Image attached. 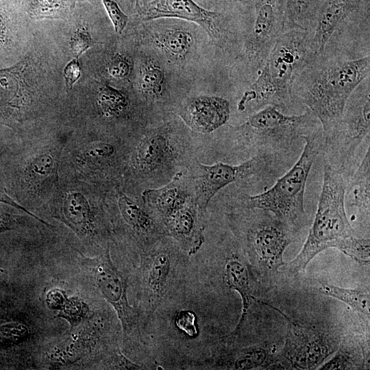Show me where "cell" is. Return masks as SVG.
<instances>
[{
  "mask_svg": "<svg viewBox=\"0 0 370 370\" xmlns=\"http://www.w3.org/2000/svg\"><path fill=\"white\" fill-rule=\"evenodd\" d=\"M369 75V55L349 60L315 56L295 77L292 96L319 120L326 139L336 129L352 92Z\"/></svg>",
  "mask_w": 370,
  "mask_h": 370,
  "instance_id": "obj_1",
  "label": "cell"
},
{
  "mask_svg": "<svg viewBox=\"0 0 370 370\" xmlns=\"http://www.w3.org/2000/svg\"><path fill=\"white\" fill-rule=\"evenodd\" d=\"M323 167L321 191L312 227L301 251L284 265L292 273L304 271L318 254L329 248L358 262H369V239L354 236L345 208L347 177L326 161Z\"/></svg>",
  "mask_w": 370,
  "mask_h": 370,
  "instance_id": "obj_2",
  "label": "cell"
},
{
  "mask_svg": "<svg viewBox=\"0 0 370 370\" xmlns=\"http://www.w3.org/2000/svg\"><path fill=\"white\" fill-rule=\"evenodd\" d=\"M304 147L291 169L268 190L245 198L247 208L262 209L272 213L290 228L305 219L304 193L307 180L317 156L323 151L325 138L321 127L302 137Z\"/></svg>",
  "mask_w": 370,
  "mask_h": 370,
  "instance_id": "obj_3",
  "label": "cell"
},
{
  "mask_svg": "<svg viewBox=\"0 0 370 370\" xmlns=\"http://www.w3.org/2000/svg\"><path fill=\"white\" fill-rule=\"evenodd\" d=\"M180 248L155 243L142 255L138 271V312L146 325L180 281L184 256Z\"/></svg>",
  "mask_w": 370,
  "mask_h": 370,
  "instance_id": "obj_4",
  "label": "cell"
},
{
  "mask_svg": "<svg viewBox=\"0 0 370 370\" xmlns=\"http://www.w3.org/2000/svg\"><path fill=\"white\" fill-rule=\"evenodd\" d=\"M317 119L309 110L298 115H287L273 106H267L251 114L235 130L258 152L272 154L288 149L299 138L311 131Z\"/></svg>",
  "mask_w": 370,
  "mask_h": 370,
  "instance_id": "obj_5",
  "label": "cell"
},
{
  "mask_svg": "<svg viewBox=\"0 0 370 370\" xmlns=\"http://www.w3.org/2000/svg\"><path fill=\"white\" fill-rule=\"evenodd\" d=\"M365 79L348 99L343 115L333 133L325 139V160L348 177L349 162L356 155L362 143L369 138L370 86Z\"/></svg>",
  "mask_w": 370,
  "mask_h": 370,
  "instance_id": "obj_6",
  "label": "cell"
},
{
  "mask_svg": "<svg viewBox=\"0 0 370 370\" xmlns=\"http://www.w3.org/2000/svg\"><path fill=\"white\" fill-rule=\"evenodd\" d=\"M243 239L252 264L260 271L274 272L284 265L283 254L291 243V229L269 211L251 208Z\"/></svg>",
  "mask_w": 370,
  "mask_h": 370,
  "instance_id": "obj_7",
  "label": "cell"
},
{
  "mask_svg": "<svg viewBox=\"0 0 370 370\" xmlns=\"http://www.w3.org/2000/svg\"><path fill=\"white\" fill-rule=\"evenodd\" d=\"M252 9L254 21L244 51L254 70L259 71L277 38L291 28L286 0H254Z\"/></svg>",
  "mask_w": 370,
  "mask_h": 370,
  "instance_id": "obj_8",
  "label": "cell"
},
{
  "mask_svg": "<svg viewBox=\"0 0 370 370\" xmlns=\"http://www.w3.org/2000/svg\"><path fill=\"white\" fill-rule=\"evenodd\" d=\"M230 13L207 10L195 0H151L138 14L148 22L160 18H177L199 25L210 40L224 46L230 36Z\"/></svg>",
  "mask_w": 370,
  "mask_h": 370,
  "instance_id": "obj_9",
  "label": "cell"
},
{
  "mask_svg": "<svg viewBox=\"0 0 370 370\" xmlns=\"http://www.w3.org/2000/svg\"><path fill=\"white\" fill-rule=\"evenodd\" d=\"M314 56L310 32L290 29L277 38L263 66L282 89L292 94L295 77Z\"/></svg>",
  "mask_w": 370,
  "mask_h": 370,
  "instance_id": "obj_10",
  "label": "cell"
},
{
  "mask_svg": "<svg viewBox=\"0 0 370 370\" xmlns=\"http://www.w3.org/2000/svg\"><path fill=\"white\" fill-rule=\"evenodd\" d=\"M282 315L288 323L282 357L289 369H315L335 352L336 343L330 336Z\"/></svg>",
  "mask_w": 370,
  "mask_h": 370,
  "instance_id": "obj_11",
  "label": "cell"
},
{
  "mask_svg": "<svg viewBox=\"0 0 370 370\" xmlns=\"http://www.w3.org/2000/svg\"><path fill=\"white\" fill-rule=\"evenodd\" d=\"M92 268L94 283L105 300L114 308L125 337L137 334L140 323L137 308L127 298V280L114 266L108 247L95 261Z\"/></svg>",
  "mask_w": 370,
  "mask_h": 370,
  "instance_id": "obj_12",
  "label": "cell"
},
{
  "mask_svg": "<svg viewBox=\"0 0 370 370\" xmlns=\"http://www.w3.org/2000/svg\"><path fill=\"white\" fill-rule=\"evenodd\" d=\"M272 156V154H258L238 165L222 162L211 165L198 164L195 185V202L205 212L210 201L221 189L262 171L271 162Z\"/></svg>",
  "mask_w": 370,
  "mask_h": 370,
  "instance_id": "obj_13",
  "label": "cell"
},
{
  "mask_svg": "<svg viewBox=\"0 0 370 370\" xmlns=\"http://www.w3.org/2000/svg\"><path fill=\"white\" fill-rule=\"evenodd\" d=\"M203 211L190 199L182 207L162 220L165 234L188 256L195 254L204 242Z\"/></svg>",
  "mask_w": 370,
  "mask_h": 370,
  "instance_id": "obj_14",
  "label": "cell"
},
{
  "mask_svg": "<svg viewBox=\"0 0 370 370\" xmlns=\"http://www.w3.org/2000/svg\"><path fill=\"white\" fill-rule=\"evenodd\" d=\"M178 113L191 129L208 134L227 122L230 106L229 101L223 97L199 95L186 100Z\"/></svg>",
  "mask_w": 370,
  "mask_h": 370,
  "instance_id": "obj_15",
  "label": "cell"
},
{
  "mask_svg": "<svg viewBox=\"0 0 370 370\" xmlns=\"http://www.w3.org/2000/svg\"><path fill=\"white\" fill-rule=\"evenodd\" d=\"M369 3V0H321L311 36L313 54H324L327 43L339 25Z\"/></svg>",
  "mask_w": 370,
  "mask_h": 370,
  "instance_id": "obj_16",
  "label": "cell"
},
{
  "mask_svg": "<svg viewBox=\"0 0 370 370\" xmlns=\"http://www.w3.org/2000/svg\"><path fill=\"white\" fill-rule=\"evenodd\" d=\"M258 72L257 79L239 100L238 110L241 112L249 110L256 112L267 106L286 107L293 100L292 95L274 82L264 66Z\"/></svg>",
  "mask_w": 370,
  "mask_h": 370,
  "instance_id": "obj_17",
  "label": "cell"
},
{
  "mask_svg": "<svg viewBox=\"0 0 370 370\" xmlns=\"http://www.w3.org/2000/svg\"><path fill=\"white\" fill-rule=\"evenodd\" d=\"M225 282L230 289L241 296L243 304L242 314L234 331L226 336L230 341L241 332L251 304L257 301L251 269L247 263L236 256L226 260L223 276Z\"/></svg>",
  "mask_w": 370,
  "mask_h": 370,
  "instance_id": "obj_18",
  "label": "cell"
},
{
  "mask_svg": "<svg viewBox=\"0 0 370 370\" xmlns=\"http://www.w3.org/2000/svg\"><path fill=\"white\" fill-rule=\"evenodd\" d=\"M150 32L153 45L171 61L182 62L190 55L195 40L190 29L184 25L154 26Z\"/></svg>",
  "mask_w": 370,
  "mask_h": 370,
  "instance_id": "obj_19",
  "label": "cell"
},
{
  "mask_svg": "<svg viewBox=\"0 0 370 370\" xmlns=\"http://www.w3.org/2000/svg\"><path fill=\"white\" fill-rule=\"evenodd\" d=\"M182 176V172H179L166 185L145 190L142 194L145 203L162 221L190 199Z\"/></svg>",
  "mask_w": 370,
  "mask_h": 370,
  "instance_id": "obj_20",
  "label": "cell"
},
{
  "mask_svg": "<svg viewBox=\"0 0 370 370\" xmlns=\"http://www.w3.org/2000/svg\"><path fill=\"white\" fill-rule=\"evenodd\" d=\"M370 148L367 149L361 162L347 177L344 193L345 208L356 210L369 216L370 207Z\"/></svg>",
  "mask_w": 370,
  "mask_h": 370,
  "instance_id": "obj_21",
  "label": "cell"
},
{
  "mask_svg": "<svg viewBox=\"0 0 370 370\" xmlns=\"http://www.w3.org/2000/svg\"><path fill=\"white\" fill-rule=\"evenodd\" d=\"M169 147L168 137L163 131L149 134L136 149L134 162L136 168L144 173L156 169L169 155Z\"/></svg>",
  "mask_w": 370,
  "mask_h": 370,
  "instance_id": "obj_22",
  "label": "cell"
},
{
  "mask_svg": "<svg viewBox=\"0 0 370 370\" xmlns=\"http://www.w3.org/2000/svg\"><path fill=\"white\" fill-rule=\"evenodd\" d=\"M117 204L124 221L138 235L145 239V241L158 239L160 234H165L164 230H161L150 214L125 194H120Z\"/></svg>",
  "mask_w": 370,
  "mask_h": 370,
  "instance_id": "obj_23",
  "label": "cell"
},
{
  "mask_svg": "<svg viewBox=\"0 0 370 370\" xmlns=\"http://www.w3.org/2000/svg\"><path fill=\"white\" fill-rule=\"evenodd\" d=\"M62 217L76 233L81 236L94 234L95 224L90 207L86 197L79 192H71L64 197Z\"/></svg>",
  "mask_w": 370,
  "mask_h": 370,
  "instance_id": "obj_24",
  "label": "cell"
},
{
  "mask_svg": "<svg viewBox=\"0 0 370 370\" xmlns=\"http://www.w3.org/2000/svg\"><path fill=\"white\" fill-rule=\"evenodd\" d=\"M269 358L267 349L253 345L236 351L216 354L208 362L212 363V367L245 370L262 367L268 363Z\"/></svg>",
  "mask_w": 370,
  "mask_h": 370,
  "instance_id": "obj_25",
  "label": "cell"
},
{
  "mask_svg": "<svg viewBox=\"0 0 370 370\" xmlns=\"http://www.w3.org/2000/svg\"><path fill=\"white\" fill-rule=\"evenodd\" d=\"M138 87L147 99L160 100L167 95V84L162 65L151 57H147L140 66Z\"/></svg>",
  "mask_w": 370,
  "mask_h": 370,
  "instance_id": "obj_26",
  "label": "cell"
},
{
  "mask_svg": "<svg viewBox=\"0 0 370 370\" xmlns=\"http://www.w3.org/2000/svg\"><path fill=\"white\" fill-rule=\"evenodd\" d=\"M317 289L320 293L343 301L356 312L369 317L370 299L368 292L345 288L327 283L320 284Z\"/></svg>",
  "mask_w": 370,
  "mask_h": 370,
  "instance_id": "obj_27",
  "label": "cell"
},
{
  "mask_svg": "<svg viewBox=\"0 0 370 370\" xmlns=\"http://www.w3.org/2000/svg\"><path fill=\"white\" fill-rule=\"evenodd\" d=\"M321 0H286L288 23L291 29L309 31L314 25Z\"/></svg>",
  "mask_w": 370,
  "mask_h": 370,
  "instance_id": "obj_28",
  "label": "cell"
},
{
  "mask_svg": "<svg viewBox=\"0 0 370 370\" xmlns=\"http://www.w3.org/2000/svg\"><path fill=\"white\" fill-rule=\"evenodd\" d=\"M97 101L103 114L107 117L119 115L128 104L123 92L108 84L99 88Z\"/></svg>",
  "mask_w": 370,
  "mask_h": 370,
  "instance_id": "obj_29",
  "label": "cell"
},
{
  "mask_svg": "<svg viewBox=\"0 0 370 370\" xmlns=\"http://www.w3.org/2000/svg\"><path fill=\"white\" fill-rule=\"evenodd\" d=\"M89 314V306L84 301L77 297H69L57 316L65 319L73 328L87 318Z\"/></svg>",
  "mask_w": 370,
  "mask_h": 370,
  "instance_id": "obj_30",
  "label": "cell"
},
{
  "mask_svg": "<svg viewBox=\"0 0 370 370\" xmlns=\"http://www.w3.org/2000/svg\"><path fill=\"white\" fill-rule=\"evenodd\" d=\"M53 168V156L49 153H42L32 159L26 169V172L29 177L42 178L51 174Z\"/></svg>",
  "mask_w": 370,
  "mask_h": 370,
  "instance_id": "obj_31",
  "label": "cell"
},
{
  "mask_svg": "<svg viewBox=\"0 0 370 370\" xmlns=\"http://www.w3.org/2000/svg\"><path fill=\"white\" fill-rule=\"evenodd\" d=\"M354 354L348 349L341 348V349L328 362L323 364L319 369H349L356 368L358 366L356 362Z\"/></svg>",
  "mask_w": 370,
  "mask_h": 370,
  "instance_id": "obj_32",
  "label": "cell"
},
{
  "mask_svg": "<svg viewBox=\"0 0 370 370\" xmlns=\"http://www.w3.org/2000/svg\"><path fill=\"white\" fill-rule=\"evenodd\" d=\"M101 1L112 23L115 32L117 34H121L128 23V16L115 1L101 0Z\"/></svg>",
  "mask_w": 370,
  "mask_h": 370,
  "instance_id": "obj_33",
  "label": "cell"
},
{
  "mask_svg": "<svg viewBox=\"0 0 370 370\" xmlns=\"http://www.w3.org/2000/svg\"><path fill=\"white\" fill-rule=\"evenodd\" d=\"M132 71V62L123 54H116L112 57L108 66L110 76L116 79H124L128 77Z\"/></svg>",
  "mask_w": 370,
  "mask_h": 370,
  "instance_id": "obj_34",
  "label": "cell"
},
{
  "mask_svg": "<svg viewBox=\"0 0 370 370\" xmlns=\"http://www.w3.org/2000/svg\"><path fill=\"white\" fill-rule=\"evenodd\" d=\"M201 7L214 12L230 13L242 7L238 0H195Z\"/></svg>",
  "mask_w": 370,
  "mask_h": 370,
  "instance_id": "obj_35",
  "label": "cell"
},
{
  "mask_svg": "<svg viewBox=\"0 0 370 370\" xmlns=\"http://www.w3.org/2000/svg\"><path fill=\"white\" fill-rule=\"evenodd\" d=\"M85 29L84 27L79 28L71 38V47L77 56L82 54L92 45L91 36Z\"/></svg>",
  "mask_w": 370,
  "mask_h": 370,
  "instance_id": "obj_36",
  "label": "cell"
},
{
  "mask_svg": "<svg viewBox=\"0 0 370 370\" xmlns=\"http://www.w3.org/2000/svg\"><path fill=\"white\" fill-rule=\"evenodd\" d=\"M66 0H32L34 11L38 14H47L60 11L66 7Z\"/></svg>",
  "mask_w": 370,
  "mask_h": 370,
  "instance_id": "obj_37",
  "label": "cell"
},
{
  "mask_svg": "<svg viewBox=\"0 0 370 370\" xmlns=\"http://www.w3.org/2000/svg\"><path fill=\"white\" fill-rule=\"evenodd\" d=\"M114 152V147L106 143H98L88 147L84 155L89 158H105L111 156Z\"/></svg>",
  "mask_w": 370,
  "mask_h": 370,
  "instance_id": "obj_38",
  "label": "cell"
},
{
  "mask_svg": "<svg viewBox=\"0 0 370 370\" xmlns=\"http://www.w3.org/2000/svg\"><path fill=\"white\" fill-rule=\"evenodd\" d=\"M28 334L27 328L22 324H13L2 327L0 336L11 341H18L24 338Z\"/></svg>",
  "mask_w": 370,
  "mask_h": 370,
  "instance_id": "obj_39",
  "label": "cell"
},
{
  "mask_svg": "<svg viewBox=\"0 0 370 370\" xmlns=\"http://www.w3.org/2000/svg\"><path fill=\"white\" fill-rule=\"evenodd\" d=\"M68 299L65 292L60 288L50 289L46 295V304L52 310H60Z\"/></svg>",
  "mask_w": 370,
  "mask_h": 370,
  "instance_id": "obj_40",
  "label": "cell"
},
{
  "mask_svg": "<svg viewBox=\"0 0 370 370\" xmlns=\"http://www.w3.org/2000/svg\"><path fill=\"white\" fill-rule=\"evenodd\" d=\"M64 77L68 88H71L73 85L80 77V67L77 60H71L64 69Z\"/></svg>",
  "mask_w": 370,
  "mask_h": 370,
  "instance_id": "obj_41",
  "label": "cell"
},
{
  "mask_svg": "<svg viewBox=\"0 0 370 370\" xmlns=\"http://www.w3.org/2000/svg\"><path fill=\"white\" fill-rule=\"evenodd\" d=\"M0 202L3 203L8 205H10L15 208H17L18 210H20L27 214L30 215L31 217H34L37 221L41 222L42 223L46 225L47 226L49 225V223L42 219L39 218L36 215L34 214L29 210H27L25 207L18 204L15 200H14L12 197H10L5 192L4 188L0 186Z\"/></svg>",
  "mask_w": 370,
  "mask_h": 370,
  "instance_id": "obj_42",
  "label": "cell"
},
{
  "mask_svg": "<svg viewBox=\"0 0 370 370\" xmlns=\"http://www.w3.org/2000/svg\"><path fill=\"white\" fill-rule=\"evenodd\" d=\"M177 318V323L179 328H182V330L186 333L190 334L191 332V334H193L191 330L195 333V328L194 326V323H189L191 322H195V317L192 313H190V312H184L179 314Z\"/></svg>",
  "mask_w": 370,
  "mask_h": 370,
  "instance_id": "obj_43",
  "label": "cell"
},
{
  "mask_svg": "<svg viewBox=\"0 0 370 370\" xmlns=\"http://www.w3.org/2000/svg\"><path fill=\"white\" fill-rule=\"evenodd\" d=\"M15 221L10 215L0 213V233L12 230Z\"/></svg>",
  "mask_w": 370,
  "mask_h": 370,
  "instance_id": "obj_44",
  "label": "cell"
},
{
  "mask_svg": "<svg viewBox=\"0 0 370 370\" xmlns=\"http://www.w3.org/2000/svg\"><path fill=\"white\" fill-rule=\"evenodd\" d=\"M151 0H134L135 3V10L138 14L143 11L145 6L148 4Z\"/></svg>",
  "mask_w": 370,
  "mask_h": 370,
  "instance_id": "obj_45",
  "label": "cell"
},
{
  "mask_svg": "<svg viewBox=\"0 0 370 370\" xmlns=\"http://www.w3.org/2000/svg\"><path fill=\"white\" fill-rule=\"evenodd\" d=\"M5 11L0 9V41L3 38V29H5Z\"/></svg>",
  "mask_w": 370,
  "mask_h": 370,
  "instance_id": "obj_46",
  "label": "cell"
},
{
  "mask_svg": "<svg viewBox=\"0 0 370 370\" xmlns=\"http://www.w3.org/2000/svg\"><path fill=\"white\" fill-rule=\"evenodd\" d=\"M240 4L248 9H252L254 0H238Z\"/></svg>",
  "mask_w": 370,
  "mask_h": 370,
  "instance_id": "obj_47",
  "label": "cell"
},
{
  "mask_svg": "<svg viewBox=\"0 0 370 370\" xmlns=\"http://www.w3.org/2000/svg\"><path fill=\"white\" fill-rule=\"evenodd\" d=\"M119 5V3H122L123 1H130V3H134V5H135V3H134V0H114ZM120 6V5H119Z\"/></svg>",
  "mask_w": 370,
  "mask_h": 370,
  "instance_id": "obj_48",
  "label": "cell"
}]
</instances>
